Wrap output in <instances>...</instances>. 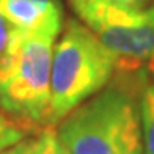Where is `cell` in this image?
<instances>
[{
	"instance_id": "5",
	"label": "cell",
	"mask_w": 154,
	"mask_h": 154,
	"mask_svg": "<svg viewBox=\"0 0 154 154\" xmlns=\"http://www.w3.org/2000/svg\"><path fill=\"white\" fill-rule=\"evenodd\" d=\"M0 13L11 30L33 32L46 25H63L61 0H0Z\"/></svg>"
},
{
	"instance_id": "6",
	"label": "cell",
	"mask_w": 154,
	"mask_h": 154,
	"mask_svg": "<svg viewBox=\"0 0 154 154\" xmlns=\"http://www.w3.org/2000/svg\"><path fill=\"white\" fill-rule=\"evenodd\" d=\"M140 126L143 154H154V83L140 93Z\"/></svg>"
},
{
	"instance_id": "11",
	"label": "cell",
	"mask_w": 154,
	"mask_h": 154,
	"mask_svg": "<svg viewBox=\"0 0 154 154\" xmlns=\"http://www.w3.org/2000/svg\"><path fill=\"white\" fill-rule=\"evenodd\" d=\"M99 2H106L115 6H123V8H148L152 6L154 0H99Z\"/></svg>"
},
{
	"instance_id": "2",
	"label": "cell",
	"mask_w": 154,
	"mask_h": 154,
	"mask_svg": "<svg viewBox=\"0 0 154 154\" xmlns=\"http://www.w3.org/2000/svg\"><path fill=\"white\" fill-rule=\"evenodd\" d=\"M63 25L11 30L8 63L0 74V109L35 128L49 126L52 55Z\"/></svg>"
},
{
	"instance_id": "9",
	"label": "cell",
	"mask_w": 154,
	"mask_h": 154,
	"mask_svg": "<svg viewBox=\"0 0 154 154\" xmlns=\"http://www.w3.org/2000/svg\"><path fill=\"white\" fill-rule=\"evenodd\" d=\"M10 41H11V29L5 17L0 13V74L3 72V69L8 63L10 57Z\"/></svg>"
},
{
	"instance_id": "3",
	"label": "cell",
	"mask_w": 154,
	"mask_h": 154,
	"mask_svg": "<svg viewBox=\"0 0 154 154\" xmlns=\"http://www.w3.org/2000/svg\"><path fill=\"white\" fill-rule=\"evenodd\" d=\"M115 71L113 55L99 38L82 20L68 19L52 55L49 126L104 90Z\"/></svg>"
},
{
	"instance_id": "7",
	"label": "cell",
	"mask_w": 154,
	"mask_h": 154,
	"mask_svg": "<svg viewBox=\"0 0 154 154\" xmlns=\"http://www.w3.org/2000/svg\"><path fill=\"white\" fill-rule=\"evenodd\" d=\"M41 129L19 121L0 109V151L10 148L14 143L20 142L33 134H38Z\"/></svg>"
},
{
	"instance_id": "10",
	"label": "cell",
	"mask_w": 154,
	"mask_h": 154,
	"mask_svg": "<svg viewBox=\"0 0 154 154\" xmlns=\"http://www.w3.org/2000/svg\"><path fill=\"white\" fill-rule=\"evenodd\" d=\"M0 154H35V137H27L14 143L10 148L0 151Z\"/></svg>"
},
{
	"instance_id": "1",
	"label": "cell",
	"mask_w": 154,
	"mask_h": 154,
	"mask_svg": "<svg viewBox=\"0 0 154 154\" xmlns=\"http://www.w3.org/2000/svg\"><path fill=\"white\" fill-rule=\"evenodd\" d=\"M55 131L71 154H143L140 99L131 83L101 90Z\"/></svg>"
},
{
	"instance_id": "4",
	"label": "cell",
	"mask_w": 154,
	"mask_h": 154,
	"mask_svg": "<svg viewBox=\"0 0 154 154\" xmlns=\"http://www.w3.org/2000/svg\"><path fill=\"white\" fill-rule=\"evenodd\" d=\"M72 10L112 52L116 71L154 74V5L123 8L99 0H72Z\"/></svg>"
},
{
	"instance_id": "12",
	"label": "cell",
	"mask_w": 154,
	"mask_h": 154,
	"mask_svg": "<svg viewBox=\"0 0 154 154\" xmlns=\"http://www.w3.org/2000/svg\"><path fill=\"white\" fill-rule=\"evenodd\" d=\"M69 2H71V0H69Z\"/></svg>"
},
{
	"instance_id": "8",
	"label": "cell",
	"mask_w": 154,
	"mask_h": 154,
	"mask_svg": "<svg viewBox=\"0 0 154 154\" xmlns=\"http://www.w3.org/2000/svg\"><path fill=\"white\" fill-rule=\"evenodd\" d=\"M35 154H71L60 142L55 126H46L35 137Z\"/></svg>"
}]
</instances>
